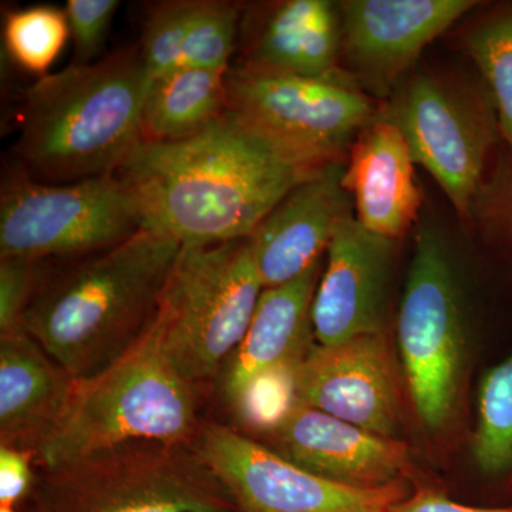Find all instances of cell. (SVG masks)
Here are the masks:
<instances>
[{
  "mask_svg": "<svg viewBox=\"0 0 512 512\" xmlns=\"http://www.w3.org/2000/svg\"><path fill=\"white\" fill-rule=\"evenodd\" d=\"M409 147L389 121L377 116L357 136L346 161V190L356 220L367 231L400 241L419 220L421 195Z\"/></svg>",
  "mask_w": 512,
  "mask_h": 512,
  "instance_id": "obj_18",
  "label": "cell"
},
{
  "mask_svg": "<svg viewBox=\"0 0 512 512\" xmlns=\"http://www.w3.org/2000/svg\"><path fill=\"white\" fill-rule=\"evenodd\" d=\"M200 427L191 383L161 352L156 323L127 355L73 383L59 426L37 451L45 470L131 443H192Z\"/></svg>",
  "mask_w": 512,
  "mask_h": 512,
  "instance_id": "obj_4",
  "label": "cell"
},
{
  "mask_svg": "<svg viewBox=\"0 0 512 512\" xmlns=\"http://www.w3.org/2000/svg\"><path fill=\"white\" fill-rule=\"evenodd\" d=\"M264 292L248 238L181 249L156 328L161 352L188 383L221 373Z\"/></svg>",
  "mask_w": 512,
  "mask_h": 512,
  "instance_id": "obj_6",
  "label": "cell"
},
{
  "mask_svg": "<svg viewBox=\"0 0 512 512\" xmlns=\"http://www.w3.org/2000/svg\"><path fill=\"white\" fill-rule=\"evenodd\" d=\"M466 45L493 99L504 146L512 151V2L498 3L478 19Z\"/></svg>",
  "mask_w": 512,
  "mask_h": 512,
  "instance_id": "obj_23",
  "label": "cell"
},
{
  "mask_svg": "<svg viewBox=\"0 0 512 512\" xmlns=\"http://www.w3.org/2000/svg\"><path fill=\"white\" fill-rule=\"evenodd\" d=\"M505 151L507 156L501 161L493 185L485 194V200L488 217L505 241L512 245V151L507 147Z\"/></svg>",
  "mask_w": 512,
  "mask_h": 512,
  "instance_id": "obj_30",
  "label": "cell"
},
{
  "mask_svg": "<svg viewBox=\"0 0 512 512\" xmlns=\"http://www.w3.org/2000/svg\"><path fill=\"white\" fill-rule=\"evenodd\" d=\"M239 9L222 0H192L185 32L183 67L227 73L234 52Z\"/></svg>",
  "mask_w": 512,
  "mask_h": 512,
  "instance_id": "obj_25",
  "label": "cell"
},
{
  "mask_svg": "<svg viewBox=\"0 0 512 512\" xmlns=\"http://www.w3.org/2000/svg\"><path fill=\"white\" fill-rule=\"evenodd\" d=\"M379 117L399 128L414 164L430 173L458 215L473 217L485 171L504 144L480 76L466 83L433 72L404 76Z\"/></svg>",
  "mask_w": 512,
  "mask_h": 512,
  "instance_id": "obj_8",
  "label": "cell"
},
{
  "mask_svg": "<svg viewBox=\"0 0 512 512\" xmlns=\"http://www.w3.org/2000/svg\"><path fill=\"white\" fill-rule=\"evenodd\" d=\"M322 268L316 262L288 284L262 292L247 335L222 367V393L232 409L259 379L295 369L315 345L312 303Z\"/></svg>",
  "mask_w": 512,
  "mask_h": 512,
  "instance_id": "obj_17",
  "label": "cell"
},
{
  "mask_svg": "<svg viewBox=\"0 0 512 512\" xmlns=\"http://www.w3.org/2000/svg\"><path fill=\"white\" fill-rule=\"evenodd\" d=\"M147 87L140 47L40 77L23 100L18 173L46 184L116 173L143 140Z\"/></svg>",
  "mask_w": 512,
  "mask_h": 512,
  "instance_id": "obj_3",
  "label": "cell"
},
{
  "mask_svg": "<svg viewBox=\"0 0 512 512\" xmlns=\"http://www.w3.org/2000/svg\"><path fill=\"white\" fill-rule=\"evenodd\" d=\"M471 451L485 477H512V350L481 377Z\"/></svg>",
  "mask_w": 512,
  "mask_h": 512,
  "instance_id": "obj_22",
  "label": "cell"
},
{
  "mask_svg": "<svg viewBox=\"0 0 512 512\" xmlns=\"http://www.w3.org/2000/svg\"><path fill=\"white\" fill-rule=\"evenodd\" d=\"M225 74L181 67L148 83L141 141H180L200 134L228 110Z\"/></svg>",
  "mask_w": 512,
  "mask_h": 512,
  "instance_id": "obj_21",
  "label": "cell"
},
{
  "mask_svg": "<svg viewBox=\"0 0 512 512\" xmlns=\"http://www.w3.org/2000/svg\"><path fill=\"white\" fill-rule=\"evenodd\" d=\"M66 12L39 5L6 15L3 40L6 52L19 67L36 76H46L69 37Z\"/></svg>",
  "mask_w": 512,
  "mask_h": 512,
  "instance_id": "obj_24",
  "label": "cell"
},
{
  "mask_svg": "<svg viewBox=\"0 0 512 512\" xmlns=\"http://www.w3.org/2000/svg\"><path fill=\"white\" fill-rule=\"evenodd\" d=\"M397 249L399 241L367 231L356 217L340 225L313 298L316 345L384 333Z\"/></svg>",
  "mask_w": 512,
  "mask_h": 512,
  "instance_id": "obj_14",
  "label": "cell"
},
{
  "mask_svg": "<svg viewBox=\"0 0 512 512\" xmlns=\"http://www.w3.org/2000/svg\"><path fill=\"white\" fill-rule=\"evenodd\" d=\"M389 512H512V504L504 507H474L450 500L440 491L421 488L416 494L394 504Z\"/></svg>",
  "mask_w": 512,
  "mask_h": 512,
  "instance_id": "obj_31",
  "label": "cell"
},
{
  "mask_svg": "<svg viewBox=\"0 0 512 512\" xmlns=\"http://www.w3.org/2000/svg\"><path fill=\"white\" fill-rule=\"evenodd\" d=\"M191 8L192 0H177L161 3L151 10L140 47L148 83L183 67L185 32Z\"/></svg>",
  "mask_w": 512,
  "mask_h": 512,
  "instance_id": "obj_26",
  "label": "cell"
},
{
  "mask_svg": "<svg viewBox=\"0 0 512 512\" xmlns=\"http://www.w3.org/2000/svg\"><path fill=\"white\" fill-rule=\"evenodd\" d=\"M296 402L397 439L403 419L399 363L384 333L313 345L293 373Z\"/></svg>",
  "mask_w": 512,
  "mask_h": 512,
  "instance_id": "obj_12",
  "label": "cell"
},
{
  "mask_svg": "<svg viewBox=\"0 0 512 512\" xmlns=\"http://www.w3.org/2000/svg\"><path fill=\"white\" fill-rule=\"evenodd\" d=\"M225 87L228 110L312 167L342 161L379 116L373 99L343 69L303 77L245 64L228 70Z\"/></svg>",
  "mask_w": 512,
  "mask_h": 512,
  "instance_id": "obj_9",
  "label": "cell"
},
{
  "mask_svg": "<svg viewBox=\"0 0 512 512\" xmlns=\"http://www.w3.org/2000/svg\"><path fill=\"white\" fill-rule=\"evenodd\" d=\"M192 446L239 512H389L406 498L400 481L380 488L335 483L218 424L202 427Z\"/></svg>",
  "mask_w": 512,
  "mask_h": 512,
  "instance_id": "obj_11",
  "label": "cell"
},
{
  "mask_svg": "<svg viewBox=\"0 0 512 512\" xmlns=\"http://www.w3.org/2000/svg\"><path fill=\"white\" fill-rule=\"evenodd\" d=\"M32 451L0 446V507L13 508L35 487L30 457Z\"/></svg>",
  "mask_w": 512,
  "mask_h": 512,
  "instance_id": "obj_29",
  "label": "cell"
},
{
  "mask_svg": "<svg viewBox=\"0 0 512 512\" xmlns=\"http://www.w3.org/2000/svg\"><path fill=\"white\" fill-rule=\"evenodd\" d=\"M117 0H69L64 12L76 47L74 63L87 64L100 55L111 20L119 9Z\"/></svg>",
  "mask_w": 512,
  "mask_h": 512,
  "instance_id": "obj_27",
  "label": "cell"
},
{
  "mask_svg": "<svg viewBox=\"0 0 512 512\" xmlns=\"http://www.w3.org/2000/svg\"><path fill=\"white\" fill-rule=\"evenodd\" d=\"M143 229L140 212L116 174L46 184L16 173L0 198V256L40 261L116 247Z\"/></svg>",
  "mask_w": 512,
  "mask_h": 512,
  "instance_id": "obj_10",
  "label": "cell"
},
{
  "mask_svg": "<svg viewBox=\"0 0 512 512\" xmlns=\"http://www.w3.org/2000/svg\"><path fill=\"white\" fill-rule=\"evenodd\" d=\"M74 380L20 328L0 339V440L36 453L59 426Z\"/></svg>",
  "mask_w": 512,
  "mask_h": 512,
  "instance_id": "obj_19",
  "label": "cell"
},
{
  "mask_svg": "<svg viewBox=\"0 0 512 512\" xmlns=\"http://www.w3.org/2000/svg\"><path fill=\"white\" fill-rule=\"evenodd\" d=\"M39 512H239L192 443H131L46 470Z\"/></svg>",
  "mask_w": 512,
  "mask_h": 512,
  "instance_id": "obj_7",
  "label": "cell"
},
{
  "mask_svg": "<svg viewBox=\"0 0 512 512\" xmlns=\"http://www.w3.org/2000/svg\"><path fill=\"white\" fill-rule=\"evenodd\" d=\"M346 163L318 168L296 184L248 238L264 289L288 284L322 261L340 225L356 217Z\"/></svg>",
  "mask_w": 512,
  "mask_h": 512,
  "instance_id": "obj_15",
  "label": "cell"
},
{
  "mask_svg": "<svg viewBox=\"0 0 512 512\" xmlns=\"http://www.w3.org/2000/svg\"><path fill=\"white\" fill-rule=\"evenodd\" d=\"M318 168L227 110L197 136L141 141L114 174L136 202L143 229L187 247L251 237Z\"/></svg>",
  "mask_w": 512,
  "mask_h": 512,
  "instance_id": "obj_1",
  "label": "cell"
},
{
  "mask_svg": "<svg viewBox=\"0 0 512 512\" xmlns=\"http://www.w3.org/2000/svg\"><path fill=\"white\" fill-rule=\"evenodd\" d=\"M36 259L0 256V333L22 328L36 278Z\"/></svg>",
  "mask_w": 512,
  "mask_h": 512,
  "instance_id": "obj_28",
  "label": "cell"
},
{
  "mask_svg": "<svg viewBox=\"0 0 512 512\" xmlns=\"http://www.w3.org/2000/svg\"><path fill=\"white\" fill-rule=\"evenodd\" d=\"M183 245L141 229L30 302L22 328L74 382L109 369L146 336Z\"/></svg>",
  "mask_w": 512,
  "mask_h": 512,
  "instance_id": "obj_2",
  "label": "cell"
},
{
  "mask_svg": "<svg viewBox=\"0 0 512 512\" xmlns=\"http://www.w3.org/2000/svg\"><path fill=\"white\" fill-rule=\"evenodd\" d=\"M0 512H15L13 508L0 507Z\"/></svg>",
  "mask_w": 512,
  "mask_h": 512,
  "instance_id": "obj_32",
  "label": "cell"
},
{
  "mask_svg": "<svg viewBox=\"0 0 512 512\" xmlns=\"http://www.w3.org/2000/svg\"><path fill=\"white\" fill-rule=\"evenodd\" d=\"M264 437L269 448L296 466L349 487L399 483L413 467L404 441L360 429L299 402Z\"/></svg>",
  "mask_w": 512,
  "mask_h": 512,
  "instance_id": "obj_16",
  "label": "cell"
},
{
  "mask_svg": "<svg viewBox=\"0 0 512 512\" xmlns=\"http://www.w3.org/2000/svg\"><path fill=\"white\" fill-rule=\"evenodd\" d=\"M342 43L339 2L288 0L262 23L245 64L292 76H329L342 69Z\"/></svg>",
  "mask_w": 512,
  "mask_h": 512,
  "instance_id": "obj_20",
  "label": "cell"
},
{
  "mask_svg": "<svg viewBox=\"0 0 512 512\" xmlns=\"http://www.w3.org/2000/svg\"><path fill=\"white\" fill-rule=\"evenodd\" d=\"M467 332L468 299L453 242L440 222L424 217L397 315V348L414 410L431 433L456 414Z\"/></svg>",
  "mask_w": 512,
  "mask_h": 512,
  "instance_id": "obj_5",
  "label": "cell"
},
{
  "mask_svg": "<svg viewBox=\"0 0 512 512\" xmlns=\"http://www.w3.org/2000/svg\"><path fill=\"white\" fill-rule=\"evenodd\" d=\"M342 57L363 92L389 99L421 52L461 16L474 0H345Z\"/></svg>",
  "mask_w": 512,
  "mask_h": 512,
  "instance_id": "obj_13",
  "label": "cell"
}]
</instances>
